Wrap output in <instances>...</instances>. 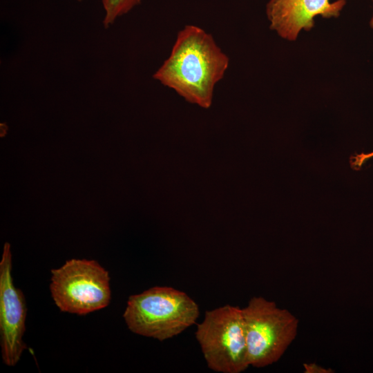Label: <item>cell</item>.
Here are the masks:
<instances>
[{
    "label": "cell",
    "instance_id": "obj_10",
    "mask_svg": "<svg viewBox=\"0 0 373 373\" xmlns=\"http://www.w3.org/2000/svg\"><path fill=\"white\" fill-rule=\"evenodd\" d=\"M373 156V152L368 154H361L360 155H358L356 157V162L355 164L358 166H361L363 162H365L367 160H368L370 157Z\"/></svg>",
    "mask_w": 373,
    "mask_h": 373
},
{
    "label": "cell",
    "instance_id": "obj_11",
    "mask_svg": "<svg viewBox=\"0 0 373 373\" xmlns=\"http://www.w3.org/2000/svg\"><path fill=\"white\" fill-rule=\"evenodd\" d=\"M372 3H373V0H372ZM370 26L373 29V12H372V15L370 20Z\"/></svg>",
    "mask_w": 373,
    "mask_h": 373
},
{
    "label": "cell",
    "instance_id": "obj_9",
    "mask_svg": "<svg viewBox=\"0 0 373 373\" xmlns=\"http://www.w3.org/2000/svg\"><path fill=\"white\" fill-rule=\"evenodd\" d=\"M304 372L305 373H331L334 372L329 368H325L314 363H304Z\"/></svg>",
    "mask_w": 373,
    "mask_h": 373
},
{
    "label": "cell",
    "instance_id": "obj_7",
    "mask_svg": "<svg viewBox=\"0 0 373 373\" xmlns=\"http://www.w3.org/2000/svg\"><path fill=\"white\" fill-rule=\"evenodd\" d=\"M345 4V0H269L266 15L272 30L294 41L302 30L314 27L316 17H338Z\"/></svg>",
    "mask_w": 373,
    "mask_h": 373
},
{
    "label": "cell",
    "instance_id": "obj_2",
    "mask_svg": "<svg viewBox=\"0 0 373 373\" xmlns=\"http://www.w3.org/2000/svg\"><path fill=\"white\" fill-rule=\"evenodd\" d=\"M198 304L185 292L153 287L128 298L123 317L133 333L163 341L195 323Z\"/></svg>",
    "mask_w": 373,
    "mask_h": 373
},
{
    "label": "cell",
    "instance_id": "obj_6",
    "mask_svg": "<svg viewBox=\"0 0 373 373\" xmlns=\"http://www.w3.org/2000/svg\"><path fill=\"white\" fill-rule=\"evenodd\" d=\"M26 318L25 298L14 285L10 248L6 243L0 262L1 346L2 359L6 365L15 366L26 348L23 341Z\"/></svg>",
    "mask_w": 373,
    "mask_h": 373
},
{
    "label": "cell",
    "instance_id": "obj_3",
    "mask_svg": "<svg viewBox=\"0 0 373 373\" xmlns=\"http://www.w3.org/2000/svg\"><path fill=\"white\" fill-rule=\"evenodd\" d=\"M242 312L249 365L259 368L276 363L296 338L298 319L261 296L252 297Z\"/></svg>",
    "mask_w": 373,
    "mask_h": 373
},
{
    "label": "cell",
    "instance_id": "obj_4",
    "mask_svg": "<svg viewBox=\"0 0 373 373\" xmlns=\"http://www.w3.org/2000/svg\"><path fill=\"white\" fill-rule=\"evenodd\" d=\"M195 334L211 370L240 373L250 366L242 308L226 305L207 311Z\"/></svg>",
    "mask_w": 373,
    "mask_h": 373
},
{
    "label": "cell",
    "instance_id": "obj_8",
    "mask_svg": "<svg viewBox=\"0 0 373 373\" xmlns=\"http://www.w3.org/2000/svg\"><path fill=\"white\" fill-rule=\"evenodd\" d=\"M143 0H100L103 10V26L110 27L117 19L127 14Z\"/></svg>",
    "mask_w": 373,
    "mask_h": 373
},
{
    "label": "cell",
    "instance_id": "obj_1",
    "mask_svg": "<svg viewBox=\"0 0 373 373\" xmlns=\"http://www.w3.org/2000/svg\"><path fill=\"white\" fill-rule=\"evenodd\" d=\"M229 65L228 56L211 34L198 26L186 25L153 77L186 102L209 108L215 87Z\"/></svg>",
    "mask_w": 373,
    "mask_h": 373
},
{
    "label": "cell",
    "instance_id": "obj_5",
    "mask_svg": "<svg viewBox=\"0 0 373 373\" xmlns=\"http://www.w3.org/2000/svg\"><path fill=\"white\" fill-rule=\"evenodd\" d=\"M51 274V295L61 312L83 315L108 305V271L97 262L71 259Z\"/></svg>",
    "mask_w": 373,
    "mask_h": 373
},
{
    "label": "cell",
    "instance_id": "obj_12",
    "mask_svg": "<svg viewBox=\"0 0 373 373\" xmlns=\"http://www.w3.org/2000/svg\"><path fill=\"white\" fill-rule=\"evenodd\" d=\"M76 1H84V0H76Z\"/></svg>",
    "mask_w": 373,
    "mask_h": 373
}]
</instances>
